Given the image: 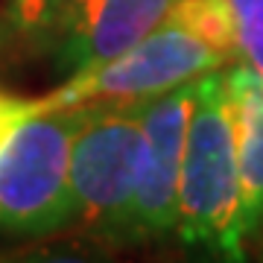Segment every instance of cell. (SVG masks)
I'll return each instance as SVG.
<instances>
[{
  "label": "cell",
  "instance_id": "obj_1",
  "mask_svg": "<svg viewBox=\"0 0 263 263\" xmlns=\"http://www.w3.org/2000/svg\"><path fill=\"white\" fill-rule=\"evenodd\" d=\"M240 167L231 94L222 70L196 79L187 117L179 176V222L176 231L190 246L237 260L243 243L237 237Z\"/></svg>",
  "mask_w": 263,
  "mask_h": 263
},
{
  "label": "cell",
  "instance_id": "obj_2",
  "mask_svg": "<svg viewBox=\"0 0 263 263\" xmlns=\"http://www.w3.org/2000/svg\"><path fill=\"white\" fill-rule=\"evenodd\" d=\"M85 105H53L21 117L0 143V228L47 234L73 219L70 146Z\"/></svg>",
  "mask_w": 263,
  "mask_h": 263
},
{
  "label": "cell",
  "instance_id": "obj_3",
  "mask_svg": "<svg viewBox=\"0 0 263 263\" xmlns=\"http://www.w3.org/2000/svg\"><path fill=\"white\" fill-rule=\"evenodd\" d=\"M70 146L73 216L103 237H123L141 167V103H82Z\"/></svg>",
  "mask_w": 263,
  "mask_h": 263
},
{
  "label": "cell",
  "instance_id": "obj_4",
  "mask_svg": "<svg viewBox=\"0 0 263 263\" xmlns=\"http://www.w3.org/2000/svg\"><path fill=\"white\" fill-rule=\"evenodd\" d=\"M231 62L219 47L190 29L176 15H167L149 35L123 50L111 62L79 70L56 94L44 97L53 105L76 103H143L179 85L196 82Z\"/></svg>",
  "mask_w": 263,
  "mask_h": 263
},
{
  "label": "cell",
  "instance_id": "obj_5",
  "mask_svg": "<svg viewBox=\"0 0 263 263\" xmlns=\"http://www.w3.org/2000/svg\"><path fill=\"white\" fill-rule=\"evenodd\" d=\"M196 82L141 103V167L123 237H158L179 222V176Z\"/></svg>",
  "mask_w": 263,
  "mask_h": 263
},
{
  "label": "cell",
  "instance_id": "obj_6",
  "mask_svg": "<svg viewBox=\"0 0 263 263\" xmlns=\"http://www.w3.org/2000/svg\"><path fill=\"white\" fill-rule=\"evenodd\" d=\"M176 0H73L59 29V67L73 76L79 70L111 62L123 50L149 35L170 15Z\"/></svg>",
  "mask_w": 263,
  "mask_h": 263
},
{
  "label": "cell",
  "instance_id": "obj_7",
  "mask_svg": "<svg viewBox=\"0 0 263 263\" xmlns=\"http://www.w3.org/2000/svg\"><path fill=\"white\" fill-rule=\"evenodd\" d=\"M234 111L237 167H240V208L237 237L243 243L263 222V79L257 70L237 62L226 73Z\"/></svg>",
  "mask_w": 263,
  "mask_h": 263
},
{
  "label": "cell",
  "instance_id": "obj_8",
  "mask_svg": "<svg viewBox=\"0 0 263 263\" xmlns=\"http://www.w3.org/2000/svg\"><path fill=\"white\" fill-rule=\"evenodd\" d=\"M231 18L237 62L257 70L263 79V0H222Z\"/></svg>",
  "mask_w": 263,
  "mask_h": 263
},
{
  "label": "cell",
  "instance_id": "obj_9",
  "mask_svg": "<svg viewBox=\"0 0 263 263\" xmlns=\"http://www.w3.org/2000/svg\"><path fill=\"white\" fill-rule=\"evenodd\" d=\"M73 0H12V21L27 32H38V29H53L62 12L70 6Z\"/></svg>",
  "mask_w": 263,
  "mask_h": 263
},
{
  "label": "cell",
  "instance_id": "obj_10",
  "mask_svg": "<svg viewBox=\"0 0 263 263\" xmlns=\"http://www.w3.org/2000/svg\"><path fill=\"white\" fill-rule=\"evenodd\" d=\"M35 108H38V100H15V97L0 94V143L21 117H27Z\"/></svg>",
  "mask_w": 263,
  "mask_h": 263
}]
</instances>
